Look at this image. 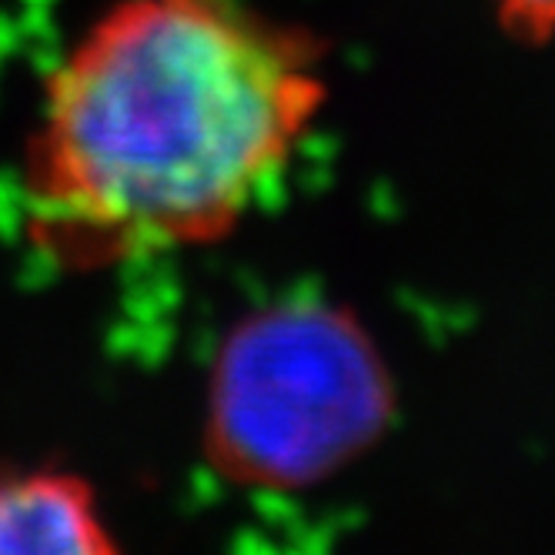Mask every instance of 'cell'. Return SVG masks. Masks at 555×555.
I'll use <instances>...</instances> for the list:
<instances>
[{
	"label": "cell",
	"instance_id": "obj_2",
	"mask_svg": "<svg viewBox=\"0 0 555 555\" xmlns=\"http://www.w3.org/2000/svg\"><path fill=\"white\" fill-rule=\"evenodd\" d=\"M218 369L211 452L245 486L322 479L385 418L388 391L369 345L322 311L248 328Z\"/></svg>",
	"mask_w": 555,
	"mask_h": 555
},
{
	"label": "cell",
	"instance_id": "obj_3",
	"mask_svg": "<svg viewBox=\"0 0 555 555\" xmlns=\"http://www.w3.org/2000/svg\"><path fill=\"white\" fill-rule=\"evenodd\" d=\"M121 548L88 475L64 465L0 475V555H117Z\"/></svg>",
	"mask_w": 555,
	"mask_h": 555
},
{
	"label": "cell",
	"instance_id": "obj_4",
	"mask_svg": "<svg viewBox=\"0 0 555 555\" xmlns=\"http://www.w3.org/2000/svg\"><path fill=\"white\" fill-rule=\"evenodd\" d=\"M495 24L519 44H545L555 37V0H486Z\"/></svg>",
	"mask_w": 555,
	"mask_h": 555
},
{
	"label": "cell",
	"instance_id": "obj_1",
	"mask_svg": "<svg viewBox=\"0 0 555 555\" xmlns=\"http://www.w3.org/2000/svg\"><path fill=\"white\" fill-rule=\"evenodd\" d=\"M328 104V41L258 0H107L44 74L24 242L61 274L224 245Z\"/></svg>",
	"mask_w": 555,
	"mask_h": 555
}]
</instances>
